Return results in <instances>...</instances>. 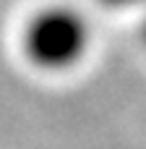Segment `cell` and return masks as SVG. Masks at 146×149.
<instances>
[{
    "label": "cell",
    "mask_w": 146,
    "mask_h": 149,
    "mask_svg": "<svg viewBox=\"0 0 146 149\" xmlns=\"http://www.w3.org/2000/svg\"><path fill=\"white\" fill-rule=\"evenodd\" d=\"M18 45L29 65L44 73H63L86 58L91 47V26L78 8L50 3L24 21Z\"/></svg>",
    "instance_id": "obj_1"
},
{
    "label": "cell",
    "mask_w": 146,
    "mask_h": 149,
    "mask_svg": "<svg viewBox=\"0 0 146 149\" xmlns=\"http://www.w3.org/2000/svg\"><path fill=\"white\" fill-rule=\"evenodd\" d=\"M104 5H112V8H128V5H144L146 8V0H99Z\"/></svg>",
    "instance_id": "obj_2"
},
{
    "label": "cell",
    "mask_w": 146,
    "mask_h": 149,
    "mask_svg": "<svg viewBox=\"0 0 146 149\" xmlns=\"http://www.w3.org/2000/svg\"><path fill=\"white\" fill-rule=\"evenodd\" d=\"M141 34H144V42H146V10H144V18H141Z\"/></svg>",
    "instance_id": "obj_3"
}]
</instances>
